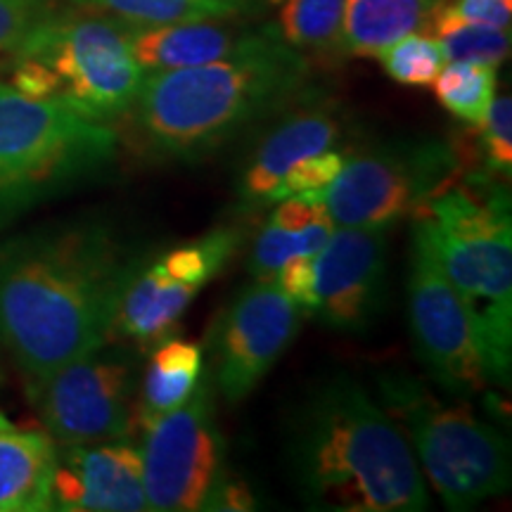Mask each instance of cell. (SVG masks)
<instances>
[{
  "instance_id": "obj_18",
  "label": "cell",
  "mask_w": 512,
  "mask_h": 512,
  "mask_svg": "<svg viewBox=\"0 0 512 512\" xmlns=\"http://www.w3.org/2000/svg\"><path fill=\"white\" fill-rule=\"evenodd\" d=\"M444 0H347L335 53L377 57L399 38L427 31Z\"/></svg>"
},
{
  "instance_id": "obj_11",
  "label": "cell",
  "mask_w": 512,
  "mask_h": 512,
  "mask_svg": "<svg viewBox=\"0 0 512 512\" xmlns=\"http://www.w3.org/2000/svg\"><path fill=\"white\" fill-rule=\"evenodd\" d=\"M143 477L147 510L192 512L204 503L223 472V437L216 422V387L209 368L190 399L143 427Z\"/></svg>"
},
{
  "instance_id": "obj_14",
  "label": "cell",
  "mask_w": 512,
  "mask_h": 512,
  "mask_svg": "<svg viewBox=\"0 0 512 512\" xmlns=\"http://www.w3.org/2000/svg\"><path fill=\"white\" fill-rule=\"evenodd\" d=\"M53 510H147L140 446L128 441V437L98 444L57 446Z\"/></svg>"
},
{
  "instance_id": "obj_1",
  "label": "cell",
  "mask_w": 512,
  "mask_h": 512,
  "mask_svg": "<svg viewBox=\"0 0 512 512\" xmlns=\"http://www.w3.org/2000/svg\"><path fill=\"white\" fill-rule=\"evenodd\" d=\"M138 259L102 219L50 223L0 245V342L27 382L110 344Z\"/></svg>"
},
{
  "instance_id": "obj_10",
  "label": "cell",
  "mask_w": 512,
  "mask_h": 512,
  "mask_svg": "<svg viewBox=\"0 0 512 512\" xmlns=\"http://www.w3.org/2000/svg\"><path fill=\"white\" fill-rule=\"evenodd\" d=\"M102 349L27 382L29 399L57 446L126 439L136 430V361L126 351Z\"/></svg>"
},
{
  "instance_id": "obj_12",
  "label": "cell",
  "mask_w": 512,
  "mask_h": 512,
  "mask_svg": "<svg viewBox=\"0 0 512 512\" xmlns=\"http://www.w3.org/2000/svg\"><path fill=\"white\" fill-rule=\"evenodd\" d=\"M302 309L275 280H252L211 330V380L228 403L247 399L294 342Z\"/></svg>"
},
{
  "instance_id": "obj_17",
  "label": "cell",
  "mask_w": 512,
  "mask_h": 512,
  "mask_svg": "<svg viewBox=\"0 0 512 512\" xmlns=\"http://www.w3.org/2000/svg\"><path fill=\"white\" fill-rule=\"evenodd\" d=\"M57 444L48 432L0 430V512L53 510Z\"/></svg>"
},
{
  "instance_id": "obj_6",
  "label": "cell",
  "mask_w": 512,
  "mask_h": 512,
  "mask_svg": "<svg viewBox=\"0 0 512 512\" xmlns=\"http://www.w3.org/2000/svg\"><path fill=\"white\" fill-rule=\"evenodd\" d=\"M119 143L112 124L0 83V223L110 169Z\"/></svg>"
},
{
  "instance_id": "obj_2",
  "label": "cell",
  "mask_w": 512,
  "mask_h": 512,
  "mask_svg": "<svg viewBox=\"0 0 512 512\" xmlns=\"http://www.w3.org/2000/svg\"><path fill=\"white\" fill-rule=\"evenodd\" d=\"M311 74L309 57L266 24L223 60L147 72L126 114L131 140L155 162L197 164L302 100Z\"/></svg>"
},
{
  "instance_id": "obj_29",
  "label": "cell",
  "mask_w": 512,
  "mask_h": 512,
  "mask_svg": "<svg viewBox=\"0 0 512 512\" xmlns=\"http://www.w3.org/2000/svg\"><path fill=\"white\" fill-rule=\"evenodd\" d=\"M275 283L299 309L313 313L316 309V256H292L287 259Z\"/></svg>"
},
{
  "instance_id": "obj_13",
  "label": "cell",
  "mask_w": 512,
  "mask_h": 512,
  "mask_svg": "<svg viewBox=\"0 0 512 512\" xmlns=\"http://www.w3.org/2000/svg\"><path fill=\"white\" fill-rule=\"evenodd\" d=\"M387 228L335 226L316 254L313 316L344 335H368L387 302Z\"/></svg>"
},
{
  "instance_id": "obj_30",
  "label": "cell",
  "mask_w": 512,
  "mask_h": 512,
  "mask_svg": "<svg viewBox=\"0 0 512 512\" xmlns=\"http://www.w3.org/2000/svg\"><path fill=\"white\" fill-rule=\"evenodd\" d=\"M451 8L467 22L494 29H510L512 0H456Z\"/></svg>"
},
{
  "instance_id": "obj_20",
  "label": "cell",
  "mask_w": 512,
  "mask_h": 512,
  "mask_svg": "<svg viewBox=\"0 0 512 512\" xmlns=\"http://www.w3.org/2000/svg\"><path fill=\"white\" fill-rule=\"evenodd\" d=\"M83 10L117 17L133 27L188 22H254L278 0H69Z\"/></svg>"
},
{
  "instance_id": "obj_26",
  "label": "cell",
  "mask_w": 512,
  "mask_h": 512,
  "mask_svg": "<svg viewBox=\"0 0 512 512\" xmlns=\"http://www.w3.org/2000/svg\"><path fill=\"white\" fill-rule=\"evenodd\" d=\"M347 159H349L347 152H339L335 147L302 159V162L294 164L292 169L280 178V183L275 185V190L271 192V200H268V204H275L285 200V197L299 195V192H306V190L323 188V185L332 183L339 176V171H342V166L347 164Z\"/></svg>"
},
{
  "instance_id": "obj_31",
  "label": "cell",
  "mask_w": 512,
  "mask_h": 512,
  "mask_svg": "<svg viewBox=\"0 0 512 512\" xmlns=\"http://www.w3.org/2000/svg\"><path fill=\"white\" fill-rule=\"evenodd\" d=\"M256 508V498L245 482L228 479L223 475L219 484L214 486L207 503L202 510H221V512H247Z\"/></svg>"
},
{
  "instance_id": "obj_15",
  "label": "cell",
  "mask_w": 512,
  "mask_h": 512,
  "mask_svg": "<svg viewBox=\"0 0 512 512\" xmlns=\"http://www.w3.org/2000/svg\"><path fill=\"white\" fill-rule=\"evenodd\" d=\"M344 138V117L332 100L309 91L268 128L252 157L242 166L238 183L240 207L247 211L268 207L271 192L287 171L302 159L332 150Z\"/></svg>"
},
{
  "instance_id": "obj_4",
  "label": "cell",
  "mask_w": 512,
  "mask_h": 512,
  "mask_svg": "<svg viewBox=\"0 0 512 512\" xmlns=\"http://www.w3.org/2000/svg\"><path fill=\"white\" fill-rule=\"evenodd\" d=\"M415 233L475 318L501 387L512 361V230L503 188H446L422 207Z\"/></svg>"
},
{
  "instance_id": "obj_19",
  "label": "cell",
  "mask_w": 512,
  "mask_h": 512,
  "mask_svg": "<svg viewBox=\"0 0 512 512\" xmlns=\"http://www.w3.org/2000/svg\"><path fill=\"white\" fill-rule=\"evenodd\" d=\"M204 373V349L181 337H164L155 344L147 361L140 396L136 401V427L176 411L190 399Z\"/></svg>"
},
{
  "instance_id": "obj_24",
  "label": "cell",
  "mask_w": 512,
  "mask_h": 512,
  "mask_svg": "<svg viewBox=\"0 0 512 512\" xmlns=\"http://www.w3.org/2000/svg\"><path fill=\"white\" fill-rule=\"evenodd\" d=\"M377 60H380L389 79L399 86L411 88L432 86V81L437 79L441 67L446 64L437 38L420 34V31L394 41L392 46L377 55Z\"/></svg>"
},
{
  "instance_id": "obj_8",
  "label": "cell",
  "mask_w": 512,
  "mask_h": 512,
  "mask_svg": "<svg viewBox=\"0 0 512 512\" xmlns=\"http://www.w3.org/2000/svg\"><path fill=\"white\" fill-rule=\"evenodd\" d=\"M458 164L444 140L375 145L349 157L335 181L304 195L323 202L335 226L389 230L446 190Z\"/></svg>"
},
{
  "instance_id": "obj_7",
  "label": "cell",
  "mask_w": 512,
  "mask_h": 512,
  "mask_svg": "<svg viewBox=\"0 0 512 512\" xmlns=\"http://www.w3.org/2000/svg\"><path fill=\"white\" fill-rule=\"evenodd\" d=\"M377 392L446 508L472 510L510 489V444L494 425L467 406H448L401 370H384Z\"/></svg>"
},
{
  "instance_id": "obj_32",
  "label": "cell",
  "mask_w": 512,
  "mask_h": 512,
  "mask_svg": "<svg viewBox=\"0 0 512 512\" xmlns=\"http://www.w3.org/2000/svg\"><path fill=\"white\" fill-rule=\"evenodd\" d=\"M5 427H12V422L5 415H0V430H5Z\"/></svg>"
},
{
  "instance_id": "obj_22",
  "label": "cell",
  "mask_w": 512,
  "mask_h": 512,
  "mask_svg": "<svg viewBox=\"0 0 512 512\" xmlns=\"http://www.w3.org/2000/svg\"><path fill=\"white\" fill-rule=\"evenodd\" d=\"M427 31L439 41L446 62H482L498 67L510 55V29L467 22L446 3L434 12Z\"/></svg>"
},
{
  "instance_id": "obj_28",
  "label": "cell",
  "mask_w": 512,
  "mask_h": 512,
  "mask_svg": "<svg viewBox=\"0 0 512 512\" xmlns=\"http://www.w3.org/2000/svg\"><path fill=\"white\" fill-rule=\"evenodd\" d=\"M292 256H297L294 233H287L273 221H266L249 256V275L254 280H275V275Z\"/></svg>"
},
{
  "instance_id": "obj_9",
  "label": "cell",
  "mask_w": 512,
  "mask_h": 512,
  "mask_svg": "<svg viewBox=\"0 0 512 512\" xmlns=\"http://www.w3.org/2000/svg\"><path fill=\"white\" fill-rule=\"evenodd\" d=\"M408 325L422 368L448 394L465 396L501 387L475 318L413 230L408 268Z\"/></svg>"
},
{
  "instance_id": "obj_27",
  "label": "cell",
  "mask_w": 512,
  "mask_h": 512,
  "mask_svg": "<svg viewBox=\"0 0 512 512\" xmlns=\"http://www.w3.org/2000/svg\"><path fill=\"white\" fill-rule=\"evenodd\" d=\"M53 12V0H0V53L15 55Z\"/></svg>"
},
{
  "instance_id": "obj_16",
  "label": "cell",
  "mask_w": 512,
  "mask_h": 512,
  "mask_svg": "<svg viewBox=\"0 0 512 512\" xmlns=\"http://www.w3.org/2000/svg\"><path fill=\"white\" fill-rule=\"evenodd\" d=\"M128 43L143 72L200 67L223 60L247 41L249 22H188L164 27L126 24Z\"/></svg>"
},
{
  "instance_id": "obj_21",
  "label": "cell",
  "mask_w": 512,
  "mask_h": 512,
  "mask_svg": "<svg viewBox=\"0 0 512 512\" xmlns=\"http://www.w3.org/2000/svg\"><path fill=\"white\" fill-rule=\"evenodd\" d=\"M275 31L299 53H332L337 48L347 0H278Z\"/></svg>"
},
{
  "instance_id": "obj_3",
  "label": "cell",
  "mask_w": 512,
  "mask_h": 512,
  "mask_svg": "<svg viewBox=\"0 0 512 512\" xmlns=\"http://www.w3.org/2000/svg\"><path fill=\"white\" fill-rule=\"evenodd\" d=\"M287 465L299 498L313 510L430 508L406 434L347 373L316 384L297 406L287 430Z\"/></svg>"
},
{
  "instance_id": "obj_25",
  "label": "cell",
  "mask_w": 512,
  "mask_h": 512,
  "mask_svg": "<svg viewBox=\"0 0 512 512\" xmlns=\"http://www.w3.org/2000/svg\"><path fill=\"white\" fill-rule=\"evenodd\" d=\"M479 147L491 174L510 178L512 171V102L510 95L494 98L489 114L479 124Z\"/></svg>"
},
{
  "instance_id": "obj_5",
  "label": "cell",
  "mask_w": 512,
  "mask_h": 512,
  "mask_svg": "<svg viewBox=\"0 0 512 512\" xmlns=\"http://www.w3.org/2000/svg\"><path fill=\"white\" fill-rule=\"evenodd\" d=\"M143 79L126 22L110 15L53 12L12 55L10 86L112 124L131 112Z\"/></svg>"
},
{
  "instance_id": "obj_23",
  "label": "cell",
  "mask_w": 512,
  "mask_h": 512,
  "mask_svg": "<svg viewBox=\"0 0 512 512\" xmlns=\"http://www.w3.org/2000/svg\"><path fill=\"white\" fill-rule=\"evenodd\" d=\"M496 83L498 74L491 64L451 62L448 67H441L432 88L448 114L470 126H479L496 98Z\"/></svg>"
}]
</instances>
